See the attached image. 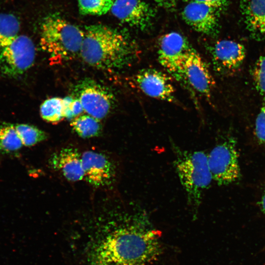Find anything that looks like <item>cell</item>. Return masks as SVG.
<instances>
[{
  "mask_svg": "<svg viewBox=\"0 0 265 265\" xmlns=\"http://www.w3.org/2000/svg\"><path fill=\"white\" fill-rule=\"evenodd\" d=\"M87 238L83 265H146L162 252L159 232L141 210L128 221Z\"/></svg>",
  "mask_w": 265,
  "mask_h": 265,
  "instance_id": "1",
  "label": "cell"
},
{
  "mask_svg": "<svg viewBox=\"0 0 265 265\" xmlns=\"http://www.w3.org/2000/svg\"><path fill=\"white\" fill-rule=\"evenodd\" d=\"M133 45L117 30L102 24L87 26L80 54L83 61L107 71L123 68L131 61Z\"/></svg>",
  "mask_w": 265,
  "mask_h": 265,
  "instance_id": "2",
  "label": "cell"
},
{
  "mask_svg": "<svg viewBox=\"0 0 265 265\" xmlns=\"http://www.w3.org/2000/svg\"><path fill=\"white\" fill-rule=\"evenodd\" d=\"M174 155V165L186 194L187 202L194 215L197 214L204 191L213 178L208 155L202 151H189L171 143Z\"/></svg>",
  "mask_w": 265,
  "mask_h": 265,
  "instance_id": "3",
  "label": "cell"
},
{
  "mask_svg": "<svg viewBox=\"0 0 265 265\" xmlns=\"http://www.w3.org/2000/svg\"><path fill=\"white\" fill-rule=\"evenodd\" d=\"M84 32L57 14L46 17L41 26L40 45L53 63L72 59L80 53Z\"/></svg>",
  "mask_w": 265,
  "mask_h": 265,
  "instance_id": "4",
  "label": "cell"
},
{
  "mask_svg": "<svg viewBox=\"0 0 265 265\" xmlns=\"http://www.w3.org/2000/svg\"><path fill=\"white\" fill-rule=\"evenodd\" d=\"M35 48L28 37L19 35L0 50V72L9 78H17L33 65Z\"/></svg>",
  "mask_w": 265,
  "mask_h": 265,
  "instance_id": "5",
  "label": "cell"
},
{
  "mask_svg": "<svg viewBox=\"0 0 265 265\" xmlns=\"http://www.w3.org/2000/svg\"><path fill=\"white\" fill-rule=\"evenodd\" d=\"M236 143L233 138H228L215 145L208 154L213 180L219 185L230 184L240 177Z\"/></svg>",
  "mask_w": 265,
  "mask_h": 265,
  "instance_id": "6",
  "label": "cell"
},
{
  "mask_svg": "<svg viewBox=\"0 0 265 265\" xmlns=\"http://www.w3.org/2000/svg\"><path fill=\"white\" fill-rule=\"evenodd\" d=\"M75 91L84 111L98 120L106 116L115 104L113 93L105 86L90 79L81 80L77 85Z\"/></svg>",
  "mask_w": 265,
  "mask_h": 265,
  "instance_id": "7",
  "label": "cell"
},
{
  "mask_svg": "<svg viewBox=\"0 0 265 265\" xmlns=\"http://www.w3.org/2000/svg\"><path fill=\"white\" fill-rule=\"evenodd\" d=\"M193 49L181 34L171 32L162 36L158 44V57L159 63L179 80L184 62Z\"/></svg>",
  "mask_w": 265,
  "mask_h": 265,
  "instance_id": "8",
  "label": "cell"
},
{
  "mask_svg": "<svg viewBox=\"0 0 265 265\" xmlns=\"http://www.w3.org/2000/svg\"><path fill=\"white\" fill-rule=\"evenodd\" d=\"M179 80L207 98L211 96L214 85L208 66L194 48L185 59Z\"/></svg>",
  "mask_w": 265,
  "mask_h": 265,
  "instance_id": "9",
  "label": "cell"
},
{
  "mask_svg": "<svg viewBox=\"0 0 265 265\" xmlns=\"http://www.w3.org/2000/svg\"><path fill=\"white\" fill-rule=\"evenodd\" d=\"M84 178L96 187L111 185L116 176L115 167L103 154L86 151L81 154Z\"/></svg>",
  "mask_w": 265,
  "mask_h": 265,
  "instance_id": "10",
  "label": "cell"
},
{
  "mask_svg": "<svg viewBox=\"0 0 265 265\" xmlns=\"http://www.w3.org/2000/svg\"><path fill=\"white\" fill-rule=\"evenodd\" d=\"M110 10L122 22L141 30L151 26L156 14L154 9L142 0H114Z\"/></svg>",
  "mask_w": 265,
  "mask_h": 265,
  "instance_id": "11",
  "label": "cell"
},
{
  "mask_svg": "<svg viewBox=\"0 0 265 265\" xmlns=\"http://www.w3.org/2000/svg\"><path fill=\"white\" fill-rule=\"evenodd\" d=\"M215 70L222 74H233L242 64L245 49L241 44L231 40L218 41L209 48Z\"/></svg>",
  "mask_w": 265,
  "mask_h": 265,
  "instance_id": "12",
  "label": "cell"
},
{
  "mask_svg": "<svg viewBox=\"0 0 265 265\" xmlns=\"http://www.w3.org/2000/svg\"><path fill=\"white\" fill-rule=\"evenodd\" d=\"M139 88L146 95L170 103L176 102L175 89L170 78L155 69H145L135 76Z\"/></svg>",
  "mask_w": 265,
  "mask_h": 265,
  "instance_id": "13",
  "label": "cell"
},
{
  "mask_svg": "<svg viewBox=\"0 0 265 265\" xmlns=\"http://www.w3.org/2000/svg\"><path fill=\"white\" fill-rule=\"evenodd\" d=\"M219 11L208 5L189 2L184 7L182 16L184 21L194 30L213 36L218 32Z\"/></svg>",
  "mask_w": 265,
  "mask_h": 265,
  "instance_id": "14",
  "label": "cell"
},
{
  "mask_svg": "<svg viewBox=\"0 0 265 265\" xmlns=\"http://www.w3.org/2000/svg\"><path fill=\"white\" fill-rule=\"evenodd\" d=\"M49 164L69 181L76 182L84 178L81 155L75 148L65 147L54 152L49 159Z\"/></svg>",
  "mask_w": 265,
  "mask_h": 265,
  "instance_id": "15",
  "label": "cell"
},
{
  "mask_svg": "<svg viewBox=\"0 0 265 265\" xmlns=\"http://www.w3.org/2000/svg\"><path fill=\"white\" fill-rule=\"evenodd\" d=\"M240 7L251 35L257 40H265V0H242Z\"/></svg>",
  "mask_w": 265,
  "mask_h": 265,
  "instance_id": "16",
  "label": "cell"
},
{
  "mask_svg": "<svg viewBox=\"0 0 265 265\" xmlns=\"http://www.w3.org/2000/svg\"><path fill=\"white\" fill-rule=\"evenodd\" d=\"M20 26L19 20L13 14H0V50L19 35Z\"/></svg>",
  "mask_w": 265,
  "mask_h": 265,
  "instance_id": "17",
  "label": "cell"
},
{
  "mask_svg": "<svg viewBox=\"0 0 265 265\" xmlns=\"http://www.w3.org/2000/svg\"><path fill=\"white\" fill-rule=\"evenodd\" d=\"M71 126L78 135L84 138L96 136L101 132L99 120L88 114L77 116L72 121Z\"/></svg>",
  "mask_w": 265,
  "mask_h": 265,
  "instance_id": "18",
  "label": "cell"
},
{
  "mask_svg": "<svg viewBox=\"0 0 265 265\" xmlns=\"http://www.w3.org/2000/svg\"><path fill=\"white\" fill-rule=\"evenodd\" d=\"M23 146L14 124L0 125V152L4 154L14 153Z\"/></svg>",
  "mask_w": 265,
  "mask_h": 265,
  "instance_id": "19",
  "label": "cell"
},
{
  "mask_svg": "<svg viewBox=\"0 0 265 265\" xmlns=\"http://www.w3.org/2000/svg\"><path fill=\"white\" fill-rule=\"evenodd\" d=\"M42 118L45 121L56 123L64 118V107L63 99L58 97L46 100L40 108Z\"/></svg>",
  "mask_w": 265,
  "mask_h": 265,
  "instance_id": "20",
  "label": "cell"
},
{
  "mask_svg": "<svg viewBox=\"0 0 265 265\" xmlns=\"http://www.w3.org/2000/svg\"><path fill=\"white\" fill-rule=\"evenodd\" d=\"M24 146L30 147L45 140L46 133L38 128L27 124H14Z\"/></svg>",
  "mask_w": 265,
  "mask_h": 265,
  "instance_id": "21",
  "label": "cell"
},
{
  "mask_svg": "<svg viewBox=\"0 0 265 265\" xmlns=\"http://www.w3.org/2000/svg\"><path fill=\"white\" fill-rule=\"evenodd\" d=\"M79 10L83 15H102L110 10L113 2L107 0H78Z\"/></svg>",
  "mask_w": 265,
  "mask_h": 265,
  "instance_id": "22",
  "label": "cell"
},
{
  "mask_svg": "<svg viewBox=\"0 0 265 265\" xmlns=\"http://www.w3.org/2000/svg\"><path fill=\"white\" fill-rule=\"evenodd\" d=\"M252 76L256 90L265 97V53L260 56L255 63Z\"/></svg>",
  "mask_w": 265,
  "mask_h": 265,
  "instance_id": "23",
  "label": "cell"
},
{
  "mask_svg": "<svg viewBox=\"0 0 265 265\" xmlns=\"http://www.w3.org/2000/svg\"><path fill=\"white\" fill-rule=\"evenodd\" d=\"M255 133L259 142L265 144V104L261 107L256 119Z\"/></svg>",
  "mask_w": 265,
  "mask_h": 265,
  "instance_id": "24",
  "label": "cell"
},
{
  "mask_svg": "<svg viewBox=\"0 0 265 265\" xmlns=\"http://www.w3.org/2000/svg\"><path fill=\"white\" fill-rule=\"evenodd\" d=\"M187 2H195L203 3L212 6L219 12L225 9L227 5L228 0H186Z\"/></svg>",
  "mask_w": 265,
  "mask_h": 265,
  "instance_id": "25",
  "label": "cell"
},
{
  "mask_svg": "<svg viewBox=\"0 0 265 265\" xmlns=\"http://www.w3.org/2000/svg\"><path fill=\"white\" fill-rule=\"evenodd\" d=\"M83 111L84 109L80 101L78 98L73 99L70 108L71 118L79 116Z\"/></svg>",
  "mask_w": 265,
  "mask_h": 265,
  "instance_id": "26",
  "label": "cell"
},
{
  "mask_svg": "<svg viewBox=\"0 0 265 265\" xmlns=\"http://www.w3.org/2000/svg\"><path fill=\"white\" fill-rule=\"evenodd\" d=\"M159 6L167 9H174L177 3V0H154Z\"/></svg>",
  "mask_w": 265,
  "mask_h": 265,
  "instance_id": "27",
  "label": "cell"
},
{
  "mask_svg": "<svg viewBox=\"0 0 265 265\" xmlns=\"http://www.w3.org/2000/svg\"><path fill=\"white\" fill-rule=\"evenodd\" d=\"M260 206L262 212L265 214V189L262 196Z\"/></svg>",
  "mask_w": 265,
  "mask_h": 265,
  "instance_id": "28",
  "label": "cell"
},
{
  "mask_svg": "<svg viewBox=\"0 0 265 265\" xmlns=\"http://www.w3.org/2000/svg\"><path fill=\"white\" fill-rule=\"evenodd\" d=\"M108 0V1H110V2H113H113H114V0Z\"/></svg>",
  "mask_w": 265,
  "mask_h": 265,
  "instance_id": "29",
  "label": "cell"
}]
</instances>
